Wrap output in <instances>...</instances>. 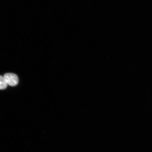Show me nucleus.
<instances>
[{"mask_svg":"<svg viewBox=\"0 0 152 152\" xmlns=\"http://www.w3.org/2000/svg\"><path fill=\"white\" fill-rule=\"evenodd\" d=\"M3 77L7 85L14 86L18 84L19 79L18 75L16 74L7 73L5 74Z\"/></svg>","mask_w":152,"mask_h":152,"instance_id":"1","label":"nucleus"},{"mask_svg":"<svg viewBox=\"0 0 152 152\" xmlns=\"http://www.w3.org/2000/svg\"><path fill=\"white\" fill-rule=\"evenodd\" d=\"M7 85L4 77L0 75V90H4L7 88Z\"/></svg>","mask_w":152,"mask_h":152,"instance_id":"2","label":"nucleus"}]
</instances>
